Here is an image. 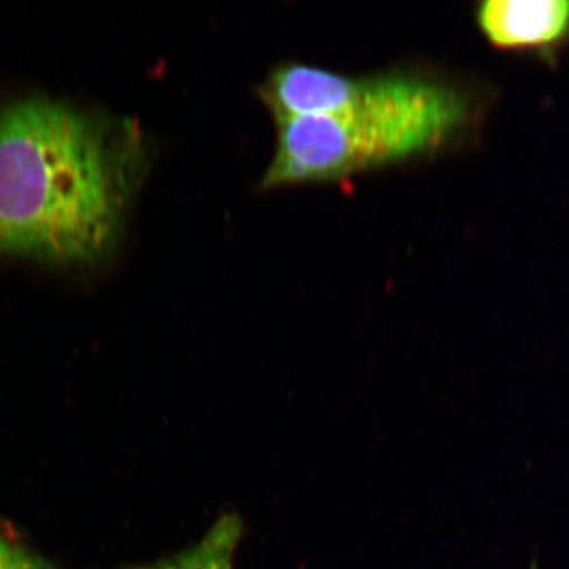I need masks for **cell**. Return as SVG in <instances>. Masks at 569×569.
I'll return each mask as SVG.
<instances>
[{
	"label": "cell",
	"mask_w": 569,
	"mask_h": 569,
	"mask_svg": "<svg viewBox=\"0 0 569 569\" xmlns=\"http://www.w3.org/2000/svg\"><path fill=\"white\" fill-rule=\"evenodd\" d=\"M257 96L277 130L264 190L425 159L455 141L473 116L466 91L411 70L347 74L287 62L269 71Z\"/></svg>",
	"instance_id": "cell-1"
},
{
	"label": "cell",
	"mask_w": 569,
	"mask_h": 569,
	"mask_svg": "<svg viewBox=\"0 0 569 569\" xmlns=\"http://www.w3.org/2000/svg\"><path fill=\"white\" fill-rule=\"evenodd\" d=\"M142 157L127 122L50 100L0 108V253L59 263L103 257Z\"/></svg>",
	"instance_id": "cell-2"
},
{
	"label": "cell",
	"mask_w": 569,
	"mask_h": 569,
	"mask_svg": "<svg viewBox=\"0 0 569 569\" xmlns=\"http://www.w3.org/2000/svg\"><path fill=\"white\" fill-rule=\"evenodd\" d=\"M478 26L497 48H539L569 33L568 0H489L479 6Z\"/></svg>",
	"instance_id": "cell-3"
},
{
	"label": "cell",
	"mask_w": 569,
	"mask_h": 569,
	"mask_svg": "<svg viewBox=\"0 0 569 569\" xmlns=\"http://www.w3.org/2000/svg\"><path fill=\"white\" fill-rule=\"evenodd\" d=\"M244 531V520L238 512H223L204 537L190 548L168 559L133 569H234L236 552Z\"/></svg>",
	"instance_id": "cell-4"
},
{
	"label": "cell",
	"mask_w": 569,
	"mask_h": 569,
	"mask_svg": "<svg viewBox=\"0 0 569 569\" xmlns=\"http://www.w3.org/2000/svg\"><path fill=\"white\" fill-rule=\"evenodd\" d=\"M0 569H54L47 561L0 537Z\"/></svg>",
	"instance_id": "cell-5"
}]
</instances>
